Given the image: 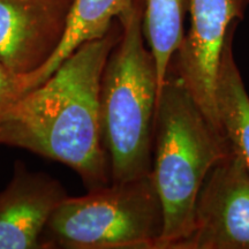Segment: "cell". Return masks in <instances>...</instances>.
Returning a JSON list of instances; mask_svg holds the SVG:
<instances>
[{
    "instance_id": "1",
    "label": "cell",
    "mask_w": 249,
    "mask_h": 249,
    "mask_svg": "<svg viewBox=\"0 0 249 249\" xmlns=\"http://www.w3.org/2000/svg\"><path fill=\"white\" fill-rule=\"evenodd\" d=\"M120 36L117 18L105 35L81 44L44 82L6 107L0 112V144L67 165L88 189L108 185L99 88L105 64Z\"/></svg>"
},
{
    "instance_id": "2",
    "label": "cell",
    "mask_w": 249,
    "mask_h": 249,
    "mask_svg": "<svg viewBox=\"0 0 249 249\" xmlns=\"http://www.w3.org/2000/svg\"><path fill=\"white\" fill-rule=\"evenodd\" d=\"M230 150L170 64L158 92L152 140L151 173L164 218L157 249H174L191 233L201 187Z\"/></svg>"
},
{
    "instance_id": "3",
    "label": "cell",
    "mask_w": 249,
    "mask_h": 249,
    "mask_svg": "<svg viewBox=\"0 0 249 249\" xmlns=\"http://www.w3.org/2000/svg\"><path fill=\"white\" fill-rule=\"evenodd\" d=\"M141 0L118 18L119 42L112 49L99 88V124L111 182L151 173L158 82L151 51L145 45Z\"/></svg>"
},
{
    "instance_id": "4",
    "label": "cell",
    "mask_w": 249,
    "mask_h": 249,
    "mask_svg": "<svg viewBox=\"0 0 249 249\" xmlns=\"http://www.w3.org/2000/svg\"><path fill=\"white\" fill-rule=\"evenodd\" d=\"M164 229L152 173L62 200L46 224L42 249H157Z\"/></svg>"
},
{
    "instance_id": "5",
    "label": "cell",
    "mask_w": 249,
    "mask_h": 249,
    "mask_svg": "<svg viewBox=\"0 0 249 249\" xmlns=\"http://www.w3.org/2000/svg\"><path fill=\"white\" fill-rule=\"evenodd\" d=\"M174 249H249V171L232 150L208 173L192 231Z\"/></svg>"
},
{
    "instance_id": "6",
    "label": "cell",
    "mask_w": 249,
    "mask_h": 249,
    "mask_svg": "<svg viewBox=\"0 0 249 249\" xmlns=\"http://www.w3.org/2000/svg\"><path fill=\"white\" fill-rule=\"evenodd\" d=\"M248 5L249 0H189L191 27L170 62L220 133L216 85L223 45L227 31L244 18Z\"/></svg>"
},
{
    "instance_id": "7",
    "label": "cell",
    "mask_w": 249,
    "mask_h": 249,
    "mask_svg": "<svg viewBox=\"0 0 249 249\" xmlns=\"http://www.w3.org/2000/svg\"><path fill=\"white\" fill-rule=\"evenodd\" d=\"M74 0H0V61L18 76L53 55Z\"/></svg>"
},
{
    "instance_id": "8",
    "label": "cell",
    "mask_w": 249,
    "mask_h": 249,
    "mask_svg": "<svg viewBox=\"0 0 249 249\" xmlns=\"http://www.w3.org/2000/svg\"><path fill=\"white\" fill-rule=\"evenodd\" d=\"M66 196L55 179L15 164L13 178L0 193V249H42L46 224Z\"/></svg>"
},
{
    "instance_id": "9",
    "label": "cell",
    "mask_w": 249,
    "mask_h": 249,
    "mask_svg": "<svg viewBox=\"0 0 249 249\" xmlns=\"http://www.w3.org/2000/svg\"><path fill=\"white\" fill-rule=\"evenodd\" d=\"M132 2L133 0H74L60 45L42 67L28 75L20 76L21 93L44 82L81 44L105 35L112 23L132 6Z\"/></svg>"
},
{
    "instance_id": "10",
    "label": "cell",
    "mask_w": 249,
    "mask_h": 249,
    "mask_svg": "<svg viewBox=\"0 0 249 249\" xmlns=\"http://www.w3.org/2000/svg\"><path fill=\"white\" fill-rule=\"evenodd\" d=\"M238 24H232L223 45L216 85V107L224 138L249 171V96L233 55V37Z\"/></svg>"
},
{
    "instance_id": "11",
    "label": "cell",
    "mask_w": 249,
    "mask_h": 249,
    "mask_svg": "<svg viewBox=\"0 0 249 249\" xmlns=\"http://www.w3.org/2000/svg\"><path fill=\"white\" fill-rule=\"evenodd\" d=\"M141 2L143 35L154 57L160 92L170 62L185 37L183 23L189 12V0H141Z\"/></svg>"
},
{
    "instance_id": "12",
    "label": "cell",
    "mask_w": 249,
    "mask_h": 249,
    "mask_svg": "<svg viewBox=\"0 0 249 249\" xmlns=\"http://www.w3.org/2000/svg\"><path fill=\"white\" fill-rule=\"evenodd\" d=\"M20 96L18 75L0 61V112Z\"/></svg>"
}]
</instances>
